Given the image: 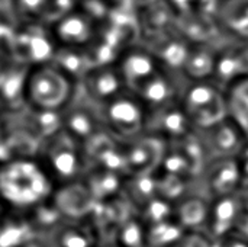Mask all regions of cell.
<instances>
[{
	"label": "cell",
	"instance_id": "1",
	"mask_svg": "<svg viewBox=\"0 0 248 247\" xmlns=\"http://www.w3.org/2000/svg\"><path fill=\"white\" fill-rule=\"evenodd\" d=\"M57 186L36 157L10 162L0 167V199L10 213L28 214L51 199Z\"/></svg>",
	"mask_w": 248,
	"mask_h": 247
},
{
	"label": "cell",
	"instance_id": "2",
	"mask_svg": "<svg viewBox=\"0 0 248 247\" xmlns=\"http://www.w3.org/2000/svg\"><path fill=\"white\" fill-rule=\"evenodd\" d=\"M36 159L57 188L80 182L89 170L83 147L62 131L39 144Z\"/></svg>",
	"mask_w": 248,
	"mask_h": 247
},
{
	"label": "cell",
	"instance_id": "3",
	"mask_svg": "<svg viewBox=\"0 0 248 247\" xmlns=\"http://www.w3.org/2000/svg\"><path fill=\"white\" fill-rule=\"evenodd\" d=\"M78 93V84L52 64L32 67L28 73L26 106L46 111H64Z\"/></svg>",
	"mask_w": 248,
	"mask_h": 247
},
{
	"label": "cell",
	"instance_id": "4",
	"mask_svg": "<svg viewBox=\"0 0 248 247\" xmlns=\"http://www.w3.org/2000/svg\"><path fill=\"white\" fill-rule=\"evenodd\" d=\"M179 102L195 130L212 127L228 118L227 90L214 80L189 82Z\"/></svg>",
	"mask_w": 248,
	"mask_h": 247
},
{
	"label": "cell",
	"instance_id": "5",
	"mask_svg": "<svg viewBox=\"0 0 248 247\" xmlns=\"http://www.w3.org/2000/svg\"><path fill=\"white\" fill-rule=\"evenodd\" d=\"M57 51L58 44L49 25L44 22H17L10 58L32 68L51 64Z\"/></svg>",
	"mask_w": 248,
	"mask_h": 247
},
{
	"label": "cell",
	"instance_id": "6",
	"mask_svg": "<svg viewBox=\"0 0 248 247\" xmlns=\"http://www.w3.org/2000/svg\"><path fill=\"white\" fill-rule=\"evenodd\" d=\"M99 112L106 131L118 140H132L147 131L148 111L129 90L99 106Z\"/></svg>",
	"mask_w": 248,
	"mask_h": 247
},
{
	"label": "cell",
	"instance_id": "7",
	"mask_svg": "<svg viewBox=\"0 0 248 247\" xmlns=\"http://www.w3.org/2000/svg\"><path fill=\"white\" fill-rule=\"evenodd\" d=\"M61 131L81 147L100 132L106 131L99 108L86 99L80 89L73 102L62 111Z\"/></svg>",
	"mask_w": 248,
	"mask_h": 247
},
{
	"label": "cell",
	"instance_id": "8",
	"mask_svg": "<svg viewBox=\"0 0 248 247\" xmlns=\"http://www.w3.org/2000/svg\"><path fill=\"white\" fill-rule=\"evenodd\" d=\"M78 89L81 95L97 108L128 92L116 64L92 66L81 79Z\"/></svg>",
	"mask_w": 248,
	"mask_h": 247
},
{
	"label": "cell",
	"instance_id": "9",
	"mask_svg": "<svg viewBox=\"0 0 248 247\" xmlns=\"http://www.w3.org/2000/svg\"><path fill=\"white\" fill-rule=\"evenodd\" d=\"M166 144V141L148 132L132 140L122 141L126 175L134 176L142 173H153L155 167L158 169L167 151Z\"/></svg>",
	"mask_w": 248,
	"mask_h": 247
},
{
	"label": "cell",
	"instance_id": "10",
	"mask_svg": "<svg viewBox=\"0 0 248 247\" xmlns=\"http://www.w3.org/2000/svg\"><path fill=\"white\" fill-rule=\"evenodd\" d=\"M10 130H17L33 138L38 144L61 131L62 111H46L25 106L19 112L6 114Z\"/></svg>",
	"mask_w": 248,
	"mask_h": 247
},
{
	"label": "cell",
	"instance_id": "11",
	"mask_svg": "<svg viewBox=\"0 0 248 247\" xmlns=\"http://www.w3.org/2000/svg\"><path fill=\"white\" fill-rule=\"evenodd\" d=\"M99 22L80 7L49 25L58 44L64 48H87L96 36Z\"/></svg>",
	"mask_w": 248,
	"mask_h": 247
},
{
	"label": "cell",
	"instance_id": "12",
	"mask_svg": "<svg viewBox=\"0 0 248 247\" xmlns=\"http://www.w3.org/2000/svg\"><path fill=\"white\" fill-rule=\"evenodd\" d=\"M116 66L124 77L126 89L132 93L164 67L151 49L138 45H131L122 54Z\"/></svg>",
	"mask_w": 248,
	"mask_h": 247
},
{
	"label": "cell",
	"instance_id": "13",
	"mask_svg": "<svg viewBox=\"0 0 248 247\" xmlns=\"http://www.w3.org/2000/svg\"><path fill=\"white\" fill-rule=\"evenodd\" d=\"M195 131L192 122L185 114L180 102L167 105L148 114L147 131L151 135L169 143H179Z\"/></svg>",
	"mask_w": 248,
	"mask_h": 247
},
{
	"label": "cell",
	"instance_id": "14",
	"mask_svg": "<svg viewBox=\"0 0 248 247\" xmlns=\"http://www.w3.org/2000/svg\"><path fill=\"white\" fill-rule=\"evenodd\" d=\"M196 131L199 132L211 160L219 157H235L247 143L246 135L230 116L212 127Z\"/></svg>",
	"mask_w": 248,
	"mask_h": 247
},
{
	"label": "cell",
	"instance_id": "15",
	"mask_svg": "<svg viewBox=\"0 0 248 247\" xmlns=\"http://www.w3.org/2000/svg\"><path fill=\"white\" fill-rule=\"evenodd\" d=\"M201 178L209 199L241 194L240 170L235 157L212 159L203 169Z\"/></svg>",
	"mask_w": 248,
	"mask_h": 247
},
{
	"label": "cell",
	"instance_id": "16",
	"mask_svg": "<svg viewBox=\"0 0 248 247\" xmlns=\"http://www.w3.org/2000/svg\"><path fill=\"white\" fill-rule=\"evenodd\" d=\"M244 207L246 201L243 194L211 199L205 231L214 240H221L231 236L237 227Z\"/></svg>",
	"mask_w": 248,
	"mask_h": 247
},
{
	"label": "cell",
	"instance_id": "17",
	"mask_svg": "<svg viewBox=\"0 0 248 247\" xmlns=\"http://www.w3.org/2000/svg\"><path fill=\"white\" fill-rule=\"evenodd\" d=\"M183 89H179L174 80L170 77L169 68L163 67L150 80H147L134 95L142 102L145 109L150 112L164 108L167 105L180 100Z\"/></svg>",
	"mask_w": 248,
	"mask_h": 247
},
{
	"label": "cell",
	"instance_id": "18",
	"mask_svg": "<svg viewBox=\"0 0 248 247\" xmlns=\"http://www.w3.org/2000/svg\"><path fill=\"white\" fill-rule=\"evenodd\" d=\"M31 67L10 58L0 80V111L4 114L19 112L26 106L25 89Z\"/></svg>",
	"mask_w": 248,
	"mask_h": 247
},
{
	"label": "cell",
	"instance_id": "19",
	"mask_svg": "<svg viewBox=\"0 0 248 247\" xmlns=\"http://www.w3.org/2000/svg\"><path fill=\"white\" fill-rule=\"evenodd\" d=\"M52 199L67 221L87 220L96 205L83 179L77 183L57 188Z\"/></svg>",
	"mask_w": 248,
	"mask_h": 247
},
{
	"label": "cell",
	"instance_id": "20",
	"mask_svg": "<svg viewBox=\"0 0 248 247\" xmlns=\"http://www.w3.org/2000/svg\"><path fill=\"white\" fill-rule=\"evenodd\" d=\"M48 242L51 247H97L100 237L87 221H65L57 229Z\"/></svg>",
	"mask_w": 248,
	"mask_h": 247
},
{
	"label": "cell",
	"instance_id": "21",
	"mask_svg": "<svg viewBox=\"0 0 248 247\" xmlns=\"http://www.w3.org/2000/svg\"><path fill=\"white\" fill-rule=\"evenodd\" d=\"M83 182L96 204L106 202L124 195L125 178L110 170L90 167L84 175Z\"/></svg>",
	"mask_w": 248,
	"mask_h": 247
},
{
	"label": "cell",
	"instance_id": "22",
	"mask_svg": "<svg viewBox=\"0 0 248 247\" xmlns=\"http://www.w3.org/2000/svg\"><path fill=\"white\" fill-rule=\"evenodd\" d=\"M211 199L199 195H186L174 204V218L185 231H205Z\"/></svg>",
	"mask_w": 248,
	"mask_h": 247
},
{
	"label": "cell",
	"instance_id": "23",
	"mask_svg": "<svg viewBox=\"0 0 248 247\" xmlns=\"http://www.w3.org/2000/svg\"><path fill=\"white\" fill-rule=\"evenodd\" d=\"M217 51H212L208 45H192L187 49L186 60L182 71L190 82L212 80L217 66Z\"/></svg>",
	"mask_w": 248,
	"mask_h": 247
},
{
	"label": "cell",
	"instance_id": "24",
	"mask_svg": "<svg viewBox=\"0 0 248 247\" xmlns=\"http://www.w3.org/2000/svg\"><path fill=\"white\" fill-rule=\"evenodd\" d=\"M35 237L26 214L9 211L0 221V247H23Z\"/></svg>",
	"mask_w": 248,
	"mask_h": 247
},
{
	"label": "cell",
	"instance_id": "25",
	"mask_svg": "<svg viewBox=\"0 0 248 247\" xmlns=\"http://www.w3.org/2000/svg\"><path fill=\"white\" fill-rule=\"evenodd\" d=\"M51 64L77 84H80L81 79L92 67L86 48L58 47V51Z\"/></svg>",
	"mask_w": 248,
	"mask_h": 247
},
{
	"label": "cell",
	"instance_id": "26",
	"mask_svg": "<svg viewBox=\"0 0 248 247\" xmlns=\"http://www.w3.org/2000/svg\"><path fill=\"white\" fill-rule=\"evenodd\" d=\"M26 217L35 234L38 237H45V239H48L57 229H60L67 221L52 198L38 205L31 213H28Z\"/></svg>",
	"mask_w": 248,
	"mask_h": 247
},
{
	"label": "cell",
	"instance_id": "27",
	"mask_svg": "<svg viewBox=\"0 0 248 247\" xmlns=\"http://www.w3.org/2000/svg\"><path fill=\"white\" fill-rule=\"evenodd\" d=\"M228 116L240 127L248 141V77H244L227 89Z\"/></svg>",
	"mask_w": 248,
	"mask_h": 247
},
{
	"label": "cell",
	"instance_id": "28",
	"mask_svg": "<svg viewBox=\"0 0 248 247\" xmlns=\"http://www.w3.org/2000/svg\"><path fill=\"white\" fill-rule=\"evenodd\" d=\"M222 15L227 29L238 39L248 41V0H231Z\"/></svg>",
	"mask_w": 248,
	"mask_h": 247
},
{
	"label": "cell",
	"instance_id": "29",
	"mask_svg": "<svg viewBox=\"0 0 248 247\" xmlns=\"http://www.w3.org/2000/svg\"><path fill=\"white\" fill-rule=\"evenodd\" d=\"M48 0H6L17 22H42Z\"/></svg>",
	"mask_w": 248,
	"mask_h": 247
},
{
	"label": "cell",
	"instance_id": "30",
	"mask_svg": "<svg viewBox=\"0 0 248 247\" xmlns=\"http://www.w3.org/2000/svg\"><path fill=\"white\" fill-rule=\"evenodd\" d=\"M17 20L6 1H0V54L10 58V47L16 32Z\"/></svg>",
	"mask_w": 248,
	"mask_h": 247
},
{
	"label": "cell",
	"instance_id": "31",
	"mask_svg": "<svg viewBox=\"0 0 248 247\" xmlns=\"http://www.w3.org/2000/svg\"><path fill=\"white\" fill-rule=\"evenodd\" d=\"M78 6H80V0H48L42 16V22L51 25L52 22L78 9Z\"/></svg>",
	"mask_w": 248,
	"mask_h": 247
},
{
	"label": "cell",
	"instance_id": "32",
	"mask_svg": "<svg viewBox=\"0 0 248 247\" xmlns=\"http://www.w3.org/2000/svg\"><path fill=\"white\" fill-rule=\"evenodd\" d=\"M215 240L206 231H186L173 247H214Z\"/></svg>",
	"mask_w": 248,
	"mask_h": 247
},
{
	"label": "cell",
	"instance_id": "33",
	"mask_svg": "<svg viewBox=\"0 0 248 247\" xmlns=\"http://www.w3.org/2000/svg\"><path fill=\"white\" fill-rule=\"evenodd\" d=\"M238 170H240V181H241V194L248 192V141L243 146V148L235 156Z\"/></svg>",
	"mask_w": 248,
	"mask_h": 247
},
{
	"label": "cell",
	"instance_id": "34",
	"mask_svg": "<svg viewBox=\"0 0 248 247\" xmlns=\"http://www.w3.org/2000/svg\"><path fill=\"white\" fill-rule=\"evenodd\" d=\"M214 247H248V242L235 236V234H231L225 239H221V240H215Z\"/></svg>",
	"mask_w": 248,
	"mask_h": 247
},
{
	"label": "cell",
	"instance_id": "35",
	"mask_svg": "<svg viewBox=\"0 0 248 247\" xmlns=\"http://www.w3.org/2000/svg\"><path fill=\"white\" fill-rule=\"evenodd\" d=\"M23 247H51V245H49L48 239H45V237H35Z\"/></svg>",
	"mask_w": 248,
	"mask_h": 247
},
{
	"label": "cell",
	"instance_id": "36",
	"mask_svg": "<svg viewBox=\"0 0 248 247\" xmlns=\"http://www.w3.org/2000/svg\"><path fill=\"white\" fill-rule=\"evenodd\" d=\"M9 131V125H7V116L4 112L0 111V138H3L6 135V132Z\"/></svg>",
	"mask_w": 248,
	"mask_h": 247
},
{
	"label": "cell",
	"instance_id": "37",
	"mask_svg": "<svg viewBox=\"0 0 248 247\" xmlns=\"http://www.w3.org/2000/svg\"><path fill=\"white\" fill-rule=\"evenodd\" d=\"M97 247H122L115 239H106V240H100V243Z\"/></svg>",
	"mask_w": 248,
	"mask_h": 247
},
{
	"label": "cell",
	"instance_id": "38",
	"mask_svg": "<svg viewBox=\"0 0 248 247\" xmlns=\"http://www.w3.org/2000/svg\"><path fill=\"white\" fill-rule=\"evenodd\" d=\"M9 60H10L9 57L0 54V80H1V77H3V74H4V71H6V67H7V64H9Z\"/></svg>",
	"mask_w": 248,
	"mask_h": 247
},
{
	"label": "cell",
	"instance_id": "39",
	"mask_svg": "<svg viewBox=\"0 0 248 247\" xmlns=\"http://www.w3.org/2000/svg\"><path fill=\"white\" fill-rule=\"evenodd\" d=\"M7 213H9V210H7V208L4 207V204H3V201L0 199V221L3 220V217H4V215H6Z\"/></svg>",
	"mask_w": 248,
	"mask_h": 247
},
{
	"label": "cell",
	"instance_id": "40",
	"mask_svg": "<svg viewBox=\"0 0 248 247\" xmlns=\"http://www.w3.org/2000/svg\"><path fill=\"white\" fill-rule=\"evenodd\" d=\"M0 1H6V0H0Z\"/></svg>",
	"mask_w": 248,
	"mask_h": 247
}]
</instances>
